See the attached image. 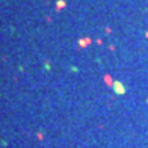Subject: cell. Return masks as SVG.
Here are the masks:
<instances>
[{"mask_svg": "<svg viewBox=\"0 0 148 148\" xmlns=\"http://www.w3.org/2000/svg\"><path fill=\"white\" fill-rule=\"evenodd\" d=\"M113 89H115V92L118 95H122L124 92H126V88H124L119 82H113Z\"/></svg>", "mask_w": 148, "mask_h": 148, "instance_id": "obj_1", "label": "cell"}, {"mask_svg": "<svg viewBox=\"0 0 148 148\" xmlns=\"http://www.w3.org/2000/svg\"><path fill=\"white\" fill-rule=\"evenodd\" d=\"M56 8H58V9H62V8H65V2H63V0H59L58 3H56Z\"/></svg>", "mask_w": 148, "mask_h": 148, "instance_id": "obj_3", "label": "cell"}, {"mask_svg": "<svg viewBox=\"0 0 148 148\" xmlns=\"http://www.w3.org/2000/svg\"><path fill=\"white\" fill-rule=\"evenodd\" d=\"M89 42H91V39H89V38H86V39H80L79 44L82 45V47H85V45H86V44H89Z\"/></svg>", "mask_w": 148, "mask_h": 148, "instance_id": "obj_2", "label": "cell"}]
</instances>
